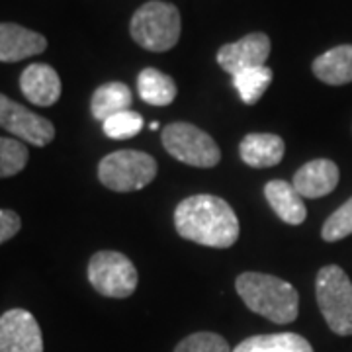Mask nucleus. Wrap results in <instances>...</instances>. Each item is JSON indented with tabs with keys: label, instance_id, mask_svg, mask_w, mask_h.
<instances>
[{
	"label": "nucleus",
	"instance_id": "1",
	"mask_svg": "<svg viewBox=\"0 0 352 352\" xmlns=\"http://www.w3.org/2000/svg\"><path fill=\"white\" fill-rule=\"evenodd\" d=\"M175 227L182 239L212 249H227L239 237V219L226 200L198 194L175 210Z\"/></svg>",
	"mask_w": 352,
	"mask_h": 352
},
{
	"label": "nucleus",
	"instance_id": "2",
	"mask_svg": "<svg viewBox=\"0 0 352 352\" xmlns=\"http://www.w3.org/2000/svg\"><path fill=\"white\" fill-rule=\"evenodd\" d=\"M235 288L252 314L263 315L278 325L296 321L300 296L286 280L261 272H243L235 282Z\"/></svg>",
	"mask_w": 352,
	"mask_h": 352
},
{
	"label": "nucleus",
	"instance_id": "3",
	"mask_svg": "<svg viewBox=\"0 0 352 352\" xmlns=\"http://www.w3.org/2000/svg\"><path fill=\"white\" fill-rule=\"evenodd\" d=\"M180 30L182 22L178 8L163 0H151L139 6L129 24L133 41L155 53L173 50L180 39Z\"/></svg>",
	"mask_w": 352,
	"mask_h": 352
},
{
	"label": "nucleus",
	"instance_id": "4",
	"mask_svg": "<svg viewBox=\"0 0 352 352\" xmlns=\"http://www.w3.org/2000/svg\"><path fill=\"white\" fill-rule=\"evenodd\" d=\"M315 296L329 329L340 335H352V282L346 272L337 266H323L315 280Z\"/></svg>",
	"mask_w": 352,
	"mask_h": 352
},
{
	"label": "nucleus",
	"instance_id": "5",
	"mask_svg": "<svg viewBox=\"0 0 352 352\" xmlns=\"http://www.w3.org/2000/svg\"><path fill=\"white\" fill-rule=\"evenodd\" d=\"M157 176V163L151 155L124 149L106 155L98 164V178L113 192H133L151 184Z\"/></svg>",
	"mask_w": 352,
	"mask_h": 352
},
{
	"label": "nucleus",
	"instance_id": "6",
	"mask_svg": "<svg viewBox=\"0 0 352 352\" xmlns=\"http://www.w3.org/2000/svg\"><path fill=\"white\" fill-rule=\"evenodd\" d=\"M88 282L100 296L122 300L138 288V270L122 252H94L88 263Z\"/></svg>",
	"mask_w": 352,
	"mask_h": 352
},
{
	"label": "nucleus",
	"instance_id": "7",
	"mask_svg": "<svg viewBox=\"0 0 352 352\" xmlns=\"http://www.w3.org/2000/svg\"><path fill=\"white\" fill-rule=\"evenodd\" d=\"M163 145L166 153L175 157L176 161L198 168L215 166L221 159V151L214 138L186 122H176L164 127Z\"/></svg>",
	"mask_w": 352,
	"mask_h": 352
},
{
	"label": "nucleus",
	"instance_id": "8",
	"mask_svg": "<svg viewBox=\"0 0 352 352\" xmlns=\"http://www.w3.org/2000/svg\"><path fill=\"white\" fill-rule=\"evenodd\" d=\"M0 127L36 147H45L55 138V127L47 118L28 110L4 94H0Z\"/></svg>",
	"mask_w": 352,
	"mask_h": 352
},
{
	"label": "nucleus",
	"instance_id": "9",
	"mask_svg": "<svg viewBox=\"0 0 352 352\" xmlns=\"http://www.w3.org/2000/svg\"><path fill=\"white\" fill-rule=\"evenodd\" d=\"M0 352H43V335L36 317L25 309L0 315Z\"/></svg>",
	"mask_w": 352,
	"mask_h": 352
},
{
	"label": "nucleus",
	"instance_id": "10",
	"mask_svg": "<svg viewBox=\"0 0 352 352\" xmlns=\"http://www.w3.org/2000/svg\"><path fill=\"white\" fill-rule=\"evenodd\" d=\"M270 55V38L263 32H252L235 43H226L217 51L219 67L235 76L241 71L263 67Z\"/></svg>",
	"mask_w": 352,
	"mask_h": 352
},
{
	"label": "nucleus",
	"instance_id": "11",
	"mask_svg": "<svg viewBox=\"0 0 352 352\" xmlns=\"http://www.w3.org/2000/svg\"><path fill=\"white\" fill-rule=\"evenodd\" d=\"M47 39L20 24H0V63H18L43 53Z\"/></svg>",
	"mask_w": 352,
	"mask_h": 352
},
{
	"label": "nucleus",
	"instance_id": "12",
	"mask_svg": "<svg viewBox=\"0 0 352 352\" xmlns=\"http://www.w3.org/2000/svg\"><path fill=\"white\" fill-rule=\"evenodd\" d=\"M20 90L32 104L47 108L61 96V78L50 65L32 63L20 75Z\"/></svg>",
	"mask_w": 352,
	"mask_h": 352
},
{
	"label": "nucleus",
	"instance_id": "13",
	"mask_svg": "<svg viewBox=\"0 0 352 352\" xmlns=\"http://www.w3.org/2000/svg\"><path fill=\"white\" fill-rule=\"evenodd\" d=\"M339 184V166L329 159H315L305 163L294 175L292 186L302 198H323Z\"/></svg>",
	"mask_w": 352,
	"mask_h": 352
},
{
	"label": "nucleus",
	"instance_id": "14",
	"mask_svg": "<svg viewBox=\"0 0 352 352\" xmlns=\"http://www.w3.org/2000/svg\"><path fill=\"white\" fill-rule=\"evenodd\" d=\"M239 153L241 159L249 166L268 168L284 159L286 145H284V139L274 133H249L241 141Z\"/></svg>",
	"mask_w": 352,
	"mask_h": 352
},
{
	"label": "nucleus",
	"instance_id": "15",
	"mask_svg": "<svg viewBox=\"0 0 352 352\" xmlns=\"http://www.w3.org/2000/svg\"><path fill=\"white\" fill-rule=\"evenodd\" d=\"M264 196L274 210V214L289 226H300L307 217L303 198L286 180H270L264 186Z\"/></svg>",
	"mask_w": 352,
	"mask_h": 352
},
{
	"label": "nucleus",
	"instance_id": "16",
	"mask_svg": "<svg viewBox=\"0 0 352 352\" xmlns=\"http://www.w3.org/2000/svg\"><path fill=\"white\" fill-rule=\"evenodd\" d=\"M314 75L331 87L352 82V45H339L319 55L311 65Z\"/></svg>",
	"mask_w": 352,
	"mask_h": 352
},
{
	"label": "nucleus",
	"instance_id": "17",
	"mask_svg": "<svg viewBox=\"0 0 352 352\" xmlns=\"http://www.w3.org/2000/svg\"><path fill=\"white\" fill-rule=\"evenodd\" d=\"M131 90L124 82H106L94 90L92 100H90V110L92 116L98 122H106L108 118H112L116 113L126 112L131 106Z\"/></svg>",
	"mask_w": 352,
	"mask_h": 352
},
{
	"label": "nucleus",
	"instance_id": "18",
	"mask_svg": "<svg viewBox=\"0 0 352 352\" xmlns=\"http://www.w3.org/2000/svg\"><path fill=\"white\" fill-rule=\"evenodd\" d=\"M233 352H314V346L298 333H272L249 337L239 342Z\"/></svg>",
	"mask_w": 352,
	"mask_h": 352
},
{
	"label": "nucleus",
	"instance_id": "19",
	"mask_svg": "<svg viewBox=\"0 0 352 352\" xmlns=\"http://www.w3.org/2000/svg\"><path fill=\"white\" fill-rule=\"evenodd\" d=\"M138 90L141 100L151 106H168L176 98V85L159 69H143L138 76Z\"/></svg>",
	"mask_w": 352,
	"mask_h": 352
},
{
	"label": "nucleus",
	"instance_id": "20",
	"mask_svg": "<svg viewBox=\"0 0 352 352\" xmlns=\"http://www.w3.org/2000/svg\"><path fill=\"white\" fill-rule=\"evenodd\" d=\"M270 82H272V69L266 65L241 71L233 76V87L237 88L241 100L249 106L256 104L263 98V94L268 90Z\"/></svg>",
	"mask_w": 352,
	"mask_h": 352
},
{
	"label": "nucleus",
	"instance_id": "21",
	"mask_svg": "<svg viewBox=\"0 0 352 352\" xmlns=\"http://www.w3.org/2000/svg\"><path fill=\"white\" fill-rule=\"evenodd\" d=\"M30 153L18 139L0 138V178L18 175L28 164Z\"/></svg>",
	"mask_w": 352,
	"mask_h": 352
},
{
	"label": "nucleus",
	"instance_id": "22",
	"mask_svg": "<svg viewBox=\"0 0 352 352\" xmlns=\"http://www.w3.org/2000/svg\"><path fill=\"white\" fill-rule=\"evenodd\" d=\"M102 129L110 139H118V141L120 139H131L143 129V118H141V113L126 110V112H120L112 118H108L102 124Z\"/></svg>",
	"mask_w": 352,
	"mask_h": 352
},
{
	"label": "nucleus",
	"instance_id": "23",
	"mask_svg": "<svg viewBox=\"0 0 352 352\" xmlns=\"http://www.w3.org/2000/svg\"><path fill=\"white\" fill-rule=\"evenodd\" d=\"M175 352H233V349L221 335L201 331L180 340Z\"/></svg>",
	"mask_w": 352,
	"mask_h": 352
},
{
	"label": "nucleus",
	"instance_id": "24",
	"mask_svg": "<svg viewBox=\"0 0 352 352\" xmlns=\"http://www.w3.org/2000/svg\"><path fill=\"white\" fill-rule=\"evenodd\" d=\"M349 235H352V198L344 201L335 214L329 215V219L321 229V237L327 243H335Z\"/></svg>",
	"mask_w": 352,
	"mask_h": 352
},
{
	"label": "nucleus",
	"instance_id": "25",
	"mask_svg": "<svg viewBox=\"0 0 352 352\" xmlns=\"http://www.w3.org/2000/svg\"><path fill=\"white\" fill-rule=\"evenodd\" d=\"M20 227H22L20 215L12 210H0V245L16 237Z\"/></svg>",
	"mask_w": 352,
	"mask_h": 352
}]
</instances>
